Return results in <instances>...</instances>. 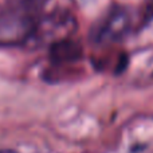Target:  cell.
<instances>
[{
    "label": "cell",
    "mask_w": 153,
    "mask_h": 153,
    "mask_svg": "<svg viewBox=\"0 0 153 153\" xmlns=\"http://www.w3.org/2000/svg\"><path fill=\"white\" fill-rule=\"evenodd\" d=\"M40 11L26 0L0 12V47H19L32 42L40 20Z\"/></svg>",
    "instance_id": "obj_1"
},
{
    "label": "cell",
    "mask_w": 153,
    "mask_h": 153,
    "mask_svg": "<svg viewBox=\"0 0 153 153\" xmlns=\"http://www.w3.org/2000/svg\"><path fill=\"white\" fill-rule=\"evenodd\" d=\"M133 30V18L126 8L117 7L109 11L95 23L91 30V39L95 43L116 42Z\"/></svg>",
    "instance_id": "obj_2"
},
{
    "label": "cell",
    "mask_w": 153,
    "mask_h": 153,
    "mask_svg": "<svg viewBox=\"0 0 153 153\" xmlns=\"http://www.w3.org/2000/svg\"><path fill=\"white\" fill-rule=\"evenodd\" d=\"M83 55L81 43L69 36L54 40L48 48V61L53 66H63L78 62Z\"/></svg>",
    "instance_id": "obj_3"
},
{
    "label": "cell",
    "mask_w": 153,
    "mask_h": 153,
    "mask_svg": "<svg viewBox=\"0 0 153 153\" xmlns=\"http://www.w3.org/2000/svg\"><path fill=\"white\" fill-rule=\"evenodd\" d=\"M27 3H30V4L32 5L34 8H36V10H42L43 8V5L47 3V0H26Z\"/></svg>",
    "instance_id": "obj_4"
},
{
    "label": "cell",
    "mask_w": 153,
    "mask_h": 153,
    "mask_svg": "<svg viewBox=\"0 0 153 153\" xmlns=\"http://www.w3.org/2000/svg\"><path fill=\"white\" fill-rule=\"evenodd\" d=\"M0 153H19L15 149H11V148H1L0 149Z\"/></svg>",
    "instance_id": "obj_5"
}]
</instances>
